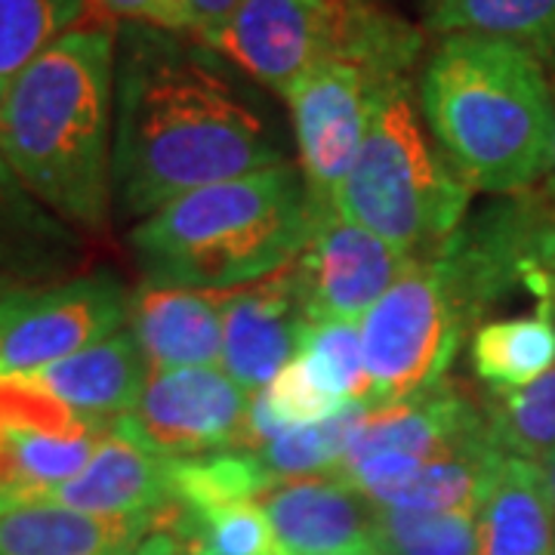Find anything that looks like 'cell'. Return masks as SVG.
Wrapping results in <instances>:
<instances>
[{
	"instance_id": "obj_17",
	"label": "cell",
	"mask_w": 555,
	"mask_h": 555,
	"mask_svg": "<svg viewBox=\"0 0 555 555\" xmlns=\"http://www.w3.org/2000/svg\"><path fill=\"white\" fill-rule=\"evenodd\" d=\"M259 503L291 555H337L371 543L377 506L339 478L278 481Z\"/></svg>"
},
{
	"instance_id": "obj_25",
	"label": "cell",
	"mask_w": 555,
	"mask_h": 555,
	"mask_svg": "<svg viewBox=\"0 0 555 555\" xmlns=\"http://www.w3.org/2000/svg\"><path fill=\"white\" fill-rule=\"evenodd\" d=\"M481 411L503 454L525 460L555 454V367L521 389L491 392Z\"/></svg>"
},
{
	"instance_id": "obj_36",
	"label": "cell",
	"mask_w": 555,
	"mask_h": 555,
	"mask_svg": "<svg viewBox=\"0 0 555 555\" xmlns=\"http://www.w3.org/2000/svg\"><path fill=\"white\" fill-rule=\"evenodd\" d=\"M543 195L553 204L555 210V137H553V158H550V170H546V179H543Z\"/></svg>"
},
{
	"instance_id": "obj_37",
	"label": "cell",
	"mask_w": 555,
	"mask_h": 555,
	"mask_svg": "<svg viewBox=\"0 0 555 555\" xmlns=\"http://www.w3.org/2000/svg\"><path fill=\"white\" fill-rule=\"evenodd\" d=\"M537 463H540V469H543L546 485H550V491H553V500H555V454L543 456V460H537Z\"/></svg>"
},
{
	"instance_id": "obj_4",
	"label": "cell",
	"mask_w": 555,
	"mask_h": 555,
	"mask_svg": "<svg viewBox=\"0 0 555 555\" xmlns=\"http://www.w3.org/2000/svg\"><path fill=\"white\" fill-rule=\"evenodd\" d=\"M297 164L195 189L130 232L145 281L189 291H241L294 266L315 225Z\"/></svg>"
},
{
	"instance_id": "obj_20",
	"label": "cell",
	"mask_w": 555,
	"mask_h": 555,
	"mask_svg": "<svg viewBox=\"0 0 555 555\" xmlns=\"http://www.w3.org/2000/svg\"><path fill=\"white\" fill-rule=\"evenodd\" d=\"M478 555H555V500L537 460H500L478 506Z\"/></svg>"
},
{
	"instance_id": "obj_3",
	"label": "cell",
	"mask_w": 555,
	"mask_h": 555,
	"mask_svg": "<svg viewBox=\"0 0 555 555\" xmlns=\"http://www.w3.org/2000/svg\"><path fill=\"white\" fill-rule=\"evenodd\" d=\"M420 112L469 189L521 195L546 179L555 90L525 47L481 35L441 38L423 68Z\"/></svg>"
},
{
	"instance_id": "obj_19",
	"label": "cell",
	"mask_w": 555,
	"mask_h": 555,
	"mask_svg": "<svg viewBox=\"0 0 555 555\" xmlns=\"http://www.w3.org/2000/svg\"><path fill=\"white\" fill-rule=\"evenodd\" d=\"M155 516H93L60 503H31L0 516V555H137Z\"/></svg>"
},
{
	"instance_id": "obj_28",
	"label": "cell",
	"mask_w": 555,
	"mask_h": 555,
	"mask_svg": "<svg viewBox=\"0 0 555 555\" xmlns=\"http://www.w3.org/2000/svg\"><path fill=\"white\" fill-rule=\"evenodd\" d=\"M371 411V404L349 401L337 416L315 423V426H297L287 429L284 436L275 438L257 451L262 469L275 481H291V478H309L324 473L334 476L339 460L346 454V444L358 429V423Z\"/></svg>"
},
{
	"instance_id": "obj_18",
	"label": "cell",
	"mask_w": 555,
	"mask_h": 555,
	"mask_svg": "<svg viewBox=\"0 0 555 555\" xmlns=\"http://www.w3.org/2000/svg\"><path fill=\"white\" fill-rule=\"evenodd\" d=\"M22 379L72 411L115 426V420L127 414L142 396L149 383V364L137 337L130 331H118L115 337L53 361Z\"/></svg>"
},
{
	"instance_id": "obj_35",
	"label": "cell",
	"mask_w": 555,
	"mask_h": 555,
	"mask_svg": "<svg viewBox=\"0 0 555 555\" xmlns=\"http://www.w3.org/2000/svg\"><path fill=\"white\" fill-rule=\"evenodd\" d=\"M137 555H182V546H179V540L170 531H155L139 546Z\"/></svg>"
},
{
	"instance_id": "obj_6",
	"label": "cell",
	"mask_w": 555,
	"mask_h": 555,
	"mask_svg": "<svg viewBox=\"0 0 555 555\" xmlns=\"http://www.w3.org/2000/svg\"><path fill=\"white\" fill-rule=\"evenodd\" d=\"M473 189L441 155L411 80L379 105L334 207L408 257H436L463 225Z\"/></svg>"
},
{
	"instance_id": "obj_13",
	"label": "cell",
	"mask_w": 555,
	"mask_h": 555,
	"mask_svg": "<svg viewBox=\"0 0 555 555\" xmlns=\"http://www.w3.org/2000/svg\"><path fill=\"white\" fill-rule=\"evenodd\" d=\"M309 327L297 269L232 291L222 302V371L244 392H262L297 356Z\"/></svg>"
},
{
	"instance_id": "obj_7",
	"label": "cell",
	"mask_w": 555,
	"mask_h": 555,
	"mask_svg": "<svg viewBox=\"0 0 555 555\" xmlns=\"http://www.w3.org/2000/svg\"><path fill=\"white\" fill-rule=\"evenodd\" d=\"M469 331L454 281L438 257H416L361 318L371 408L426 396L444 383Z\"/></svg>"
},
{
	"instance_id": "obj_32",
	"label": "cell",
	"mask_w": 555,
	"mask_h": 555,
	"mask_svg": "<svg viewBox=\"0 0 555 555\" xmlns=\"http://www.w3.org/2000/svg\"><path fill=\"white\" fill-rule=\"evenodd\" d=\"M105 16L124 22H139V25H155L164 31H179L189 35L185 20L179 13L177 0H93Z\"/></svg>"
},
{
	"instance_id": "obj_29",
	"label": "cell",
	"mask_w": 555,
	"mask_h": 555,
	"mask_svg": "<svg viewBox=\"0 0 555 555\" xmlns=\"http://www.w3.org/2000/svg\"><path fill=\"white\" fill-rule=\"evenodd\" d=\"M299 356L312 361L343 401L371 404V379L361 346V324L343 318H309Z\"/></svg>"
},
{
	"instance_id": "obj_24",
	"label": "cell",
	"mask_w": 555,
	"mask_h": 555,
	"mask_svg": "<svg viewBox=\"0 0 555 555\" xmlns=\"http://www.w3.org/2000/svg\"><path fill=\"white\" fill-rule=\"evenodd\" d=\"M93 0H0V100L13 80L62 35L75 31Z\"/></svg>"
},
{
	"instance_id": "obj_34",
	"label": "cell",
	"mask_w": 555,
	"mask_h": 555,
	"mask_svg": "<svg viewBox=\"0 0 555 555\" xmlns=\"http://www.w3.org/2000/svg\"><path fill=\"white\" fill-rule=\"evenodd\" d=\"M528 297H534L537 306H546L555 318V219L537 241V262L534 275L528 281Z\"/></svg>"
},
{
	"instance_id": "obj_8",
	"label": "cell",
	"mask_w": 555,
	"mask_h": 555,
	"mask_svg": "<svg viewBox=\"0 0 555 555\" xmlns=\"http://www.w3.org/2000/svg\"><path fill=\"white\" fill-rule=\"evenodd\" d=\"M127 306L130 294L112 275L0 287V379L31 377L115 337Z\"/></svg>"
},
{
	"instance_id": "obj_9",
	"label": "cell",
	"mask_w": 555,
	"mask_h": 555,
	"mask_svg": "<svg viewBox=\"0 0 555 555\" xmlns=\"http://www.w3.org/2000/svg\"><path fill=\"white\" fill-rule=\"evenodd\" d=\"M108 423L90 420L25 379H0V516L43 503L90 463Z\"/></svg>"
},
{
	"instance_id": "obj_33",
	"label": "cell",
	"mask_w": 555,
	"mask_h": 555,
	"mask_svg": "<svg viewBox=\"0 0 555 555\" xmlns=\"http://www.w3.org/2000/svg\"><path fill=\"white\" fill-rule=\"evenodd\" d=\"M241 3L244 0H177L189 35H195L204 43L210 38H217L219 31L229 25V20L238 13Z\"/></svg>"
},
{
	"instance_id": "obj_12",
	"label": "cell",
	"mask_w": 555,
	"mask_h": 555,
	"mask_svg": "<svg viewBox=\"0 0 555 555\" xmlns=\"http://www.w3.org/2000/svg\"><path fill=\"white\" fill-rule=\"evenodd\" d=\"M411 259L337 207H318L312 238L294 262L309 318H364Z\"/></svg>"
},
{
	"instance_id": "obj_30",
	"label": "cell",
	"mask_w": 555,
	"mask_h": 555,
	"mask_svg": "<svg viewBox=\"0 0 555 555\" xmlns=\"http://www.w3.org/2000/svg\"><path fill=\"white\" fill-rule=\"evenodd\" d=\"M62 241H68L65 232L31 204L28 189L0 158V266L53 257Z\"/></svg>"
},
{
	"instance_id": "obj_40",
	"label": "cell",
	"mask_w": 555,
	"mask_h": 555,
	"mask_svg": "<svg viewBox=\"0 0 555 555\" xmlns=\"http://www.w3.org/2000/svg\"><path fill=\"white\" fill-rule=\"evenodd\" d=\"M182 555H189V553H182Z\"/></svg>"
},
{
	"instance_id": "obj_26",
	"label": "cell",
	"mask_w": 555,
	"mask_h": 555,
	"mask_svg": "<svg viewBox=\"0 0 555 555\" xmlns=\"http://www.w3.org/2000/svg\"><path fill=\"white\" fill-rule=\"evenodd\" d=\"M371 546L377 555H478V513L374 509Z\"/></svg>"
},
{
	"instance_id": "obj_15",
	"label": "cell",
	"mask_w": 555,
	"mask_h": 555,
	"mask_svg": "<svg viewBox=\"0 0 555 555\" xmlns=\"http://www.w3.org/2000/svg\"><path fill=\"white\" fill-rule=\"evenodd\" d=\"M127 321L155 374L222 364V302L207 291L142 281L130 294Z\"/></svg>"
},
{
	"instance_id": "obj_11",
	"label": "cell",
	"mask_w": 555,
	"mask_h": 555,
	"mask_svg": "<svg viewBox=\"0 0 555 555\" xmlns=\"http://www.w3.org/2000/svg\"><path fill=\"white\" fill-rule=\"evenodd\" d=\"M250 392L219 367H179L149 377L115 433L167 460L238 451Z\"/></svg>"
},
{
	"instance_id": "obj_16",
	"label": "cell",
	"mask_w": 555,
	"mask_h": 555,
	"mask_svg": "<svg viewBox=\"0 0 555 555\" xmlns=\"http://www.w3.org/2000/svg\"><path fill=\"white\" fill-rule=\"evenodd\" d=\"M43 503L93 516L164 518L173 506V460L152 454L112 429L78 476L53 488Z\"/></svg>"
},
{
	"instance_id": "obj_2",
	"label": "cell",
	"mask_w": 555,
	"mask_h": 555,
	"mask_svg": "<svg viewBox=\"0 0 555 555\" xmlns=\"http://www.w3.org/2000/svg\"><path fill=\"white\" fill-rule=\"evenodd\" d=\"M115 65L108 25L62 35L0 100V158L31 198L80 229H102L112 201Z\"/></svg>"
},
{
	"instance_id": "obj_14",
	"label": "cell",
	"mask_w": 555,
	"mask_h": 555,
	"mask_svg": "<svg viewBox=\"0 0 555 555\" xmlns=\"http://www.w3.org/2000/svg\"><path fill=\"white\" fill-rule=\"evenodd\" d=\"M485 426L488 423L481 404L469 401V396H463L451 383H441L438 389L411 401L371 408L349 438L334 478L383 451L433 460L481 433Z\"/></svg>"
},
{
	"instance_id": "obj_5",
	"label": "cell",
	"mask_w": 555,
	"mask_h": 555,
	"mask_svg": "<svg viewBox=\"0 0 555 555\" xmlns=\"http://www.w3.org/2000/svg\"><path fill=\"white\" fill-rule=\"evenodd\" d=\"M244 78L287 96L331 62H352L386 78H411L423 31L386 0H244L207 40Z\"/></svg>"
},
{
	"instance_id": "obj_23",
	"label": "cell",
	"mask_w": 555,
	"mask_h": 555,
	"mask_svg": "<svg viewBox=\"0 0 555 555\" xmlns=\"http://www.w3.org/2000/svg\"><path fill=\"white\" fill-rule=\"evenodd\" d=\"M158 531H170L189 555H291L259 500H232L204 509L170 506Z\"/></svg>"
},
{
	"instance_id": "obj_39",
	"label": "cell",
	"mask_w": 555,
	"mask_h": 555,
	"mask_svg": "<svg viewBox=\"0 0 555 555\" xmlns=\"http://www.w3.org/2000/svg\"><path fill=\"white\" fill-rule=\"evenodd\" d=\"M416 3H420V10H423V13H426V7H429V3H433V0H416Z\"/></svg>"
},
{
	"instance_id": "obj_10",
	"label": "cell",
	"mask_w": 555,
	"mask_h": 555,
	"mask_svg": "<svg viewBox=\"0 0 555 555\" xmlns=\"http://www.w3.org/2000/svg\"><path fill=\"white\" fill-rule=\"evenodd\" d=\"M411 78H386L352 62H331L284 96L294 118L299 170L315 207H334L386 93Z\"/></svg>"
},
{
	"instance_id": "obj_38",
	"label": "cell",
	"mask_w": 555,
	"mask_h": 555,
	"mask_svg": "<svg viewBox=\"0 0 555 555\" xmlns=\"http://www.w3.org/2000/svg\"><path fill=\"white\" fill-rule=\"evenodd\" d=\"M337 555H377V553H374V546H371V543H364V546H356V550H346V553H337Z\"/></svg>"
},
{
	"instance_id": "obj_21",
	"label": "cell",
	"mask_w": 555,
	"mask_h": 555,
	"mask_svg": "<svg viewBox=\"0 0 555 555\" xmlns=\"http://www.w3.org/2000/svg\"><path fill=\"white\" fill-rule=\"evenodd\" d=\"M476 377L491 392H509L555 367V318L546 306L528 315L481 321L469 343Z\"/></svg>"
},
{
	"instance_id": "obj_27",
	"label": "cell",
	"mask_w": 555,
	"mask_h": 555,
	"mask_svg": "<svg viewBox=\"0 0 555 555\" xmlns=\"http://www.w3.org/2000/svg\"><path fill=\"white\" fill-rule=\"evenodd\" d=\"M278 481L250 451H222V454L173 460V506L204 509L232 500H262Z\"/></svg>"
},
{
	"instance_id": "obj_1",
	"label": "cell",
	"mask_w": 555,
	"mask_h": 555,
	"mask_svg": "<svg viewBox=\"0 0 555 555\" xmlns=\"http://www.w3.org/2000/svg\"><path fill=\"white\" fill-rule=\"evenodd\" d=\"M287 164L278 118L195 35L124 22L115 65L112 195L152 217L195 189Z\"/></svg>"
},
{
	"instance_id": "obj_22",
	"label": "cell",
	"mask_w": 555,
	"mask_h": 555,
	"mask_svg": "<svg viewBox=\"0 0 555 555\" xmlns=\"http://www.w3.org/2000/svg\"><path fill=\"white\" fill-rule=\"evenodd\" d=\"M423 22L441 38L481 35L509 40L555 68V0H433Z\"/></svg>"
},
{
	"instance_id": "obj_31",
	"label": "cell",
	"mask_w": 555,
	"mask_h": 555,
	"mask_svg": "<svg viewBox=\"0 0 555 555\" xmlns=\"http://www.w3.org/2000/svg\"><path fill=\"white\" fill-rule=\"evenodd\" d=\"M262 392L269 398L278 420L287 423L291 429L324 423L349 404L327 386V379L312 367V361L299 352L281 367V374Z\"/></svg>"
}]
</instances>
